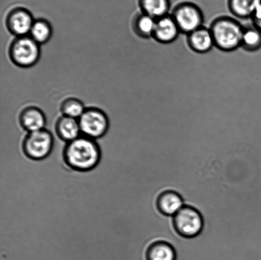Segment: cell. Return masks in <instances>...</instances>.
<instances>
[{"instance_id":"10","label":"cell","mask_w":261,"mask_h":260,"mask_svg":"<svg viewBox=\"0 0 261 260\" xmlns=\"http://www.w3.org/2000/svg\"><path fill=\"white\" fill-rule=\"evenodd\" d=\"M19 121L20 126L28 132L45 129L47 119L43 111L35 106L25 107L20 111Z\"/></svg>"},{"instance_id":"13","label":"cell","mask_w":261,"mask_h":260,"mask_svg":"<svg viewBox=\"0 0 261 260\" xmlns=\"http://www.w3.org/2000/svg\"><path fill=\"white\" fill-rule=\"evenodd\" d=\"M56 132L61 139L66 142H70L81 136L79 120L61 116L56 124Z\"/></svg>"},{"instance_id":"8","label":"cell","mask_w":261,"mask_h":260,"mask_svg":"<svg viewBox=\"0 0 261 260\" xmlns=\"http://www.w3.org/2000/svg\"><path fill=\"white\" fill-rule=\"evenodd\" d=\"M35 19L32 13L25 8L12 9L6 18L7 30L16 37L29 35Z\"/></svg>"},{"instance_id":"2","label":"cell","mask_w":261,"mask_h":260,"mask_svg":"<svg viewBox=\"0 0 261 260\" xmlns=\"http://www.w3.org/2000/svg\"><path fill=\"white\" fill-rule=\"evenodd\" d=\"M211 30L215 46L224 52H231L241 47L244 27L233 18L222 16L212 23Z\"/></svg>"},{"instance_id":"11","label":"cell","mask_w":261,"mask_h":260,"mask_svg":"<svg viewBox=\"0 0 261 260\" xmlns=\"http://www.w3.org/2000/svg\"><path fill=\"white\" fill-rule=\"evenodd\" d=\"M188 43L194 52L199 53L208 52L215 46L211 30L203 26L188 35Z\"/></svg>"},{"instance_id":"3","label":"cell","mask_w":261,"mask_h":260,"mask_svg":"<svg viewBox=\"0 0 261 260\" xmlns=\"http://www.w3.org/2000/svg\"><path fill=\"white\" fill-rule=\"evenodd\" d=\"M9 53L10 60L15 66L32 68L40 60V45L29 35L16 37L10 45Z\"/></svg>"},{"instance_id":"7","label":"cell","mask_w":261,"mask_h":260,"mask_svg":"<svg viewBox=\"0 0 261 260\" xmlns=\"http://www.w3.org/2000/svg\"><path fill=\"white\" fill-rule=\"evenodd\" d=\"M173 223L176 233L186 238L199 235L203 228V220L200 213L191 206H184L173 216Z\"/></svg>"},{"instance_id":"20","label":"cell","mask_w":261,"mask_h":260,"mask_svg":"<svg viewBox=\"0 0 261 260\" xmlns=\"http://www.w3.org/2000/svg\"><path fill=\"white\" fill-rule=\"evenodd\" d=\"M83 102L77 98H69L65 99L60 106L62 115L79 120L86 110Z\"/></svg>"},{"instance_id":"14","label":"cell","mask_w":261,"mask_h":260,"mask_svg":"<svg viewBox=\"0 0 261 260\" xmlns=\"http://www.w3.org/2000/svg\"><path fill=\"white\" fill-rule=\"evenodd\" d=\"M177 253L171 244L159 241L148 246L146 251L147 260H176Z\"/></svg>"},{"instance_id":"21","label":"cell","mask_w":261,"mask_h":260,"mask_svg":"<svg viewBox=\"0 0 261 260\" xmlns=\"http://www.w3.org/2000/svg\"><path fill=\"white\" fill-rule=\"evenodd\" d=\"M253 24L261 30V2L255 10L251 17Z\"/></svg>"},{"instance_id":"17","label":"cell","mask_w":261,"mask_h":260,"mask_svg":"<svg viewBox=\"0 0 261 260\" xmlns=\"http://www.w3.org/2000/svg\"><path fill=\"white\" fill-rule=\"evenodd\" d=\"M156 19L145 14H138L134 18L132 27L136 35L142 38L153 37Z\"/></svg>"},{"instance_id":"4","label":"cell","mask_w":261,"mask_h":260,"mask_svg":"<svg viewBox=\"0 0 261 260\" xmlns=\"http://www.w3.org/2000/svg\"><path fill=\"white\" fill-rule=\"evenodd\" d=\"M54 137L46 129L28 132L22 142V150L25 156L34 160L45 159L52 152Z\"/></svg>"},{"instance_id":"9","label":"cell","mask_w":261,"mask_h":260,"mask_svg":"<svg viewBox=\"0 0 261 260\" xmlns=\"http://www.w3.org/2000/svg\"><path fill=\"white\" fill-rule=\"evenodd\" d=\"M180 30L172 15L168 14L156 19L153 38L161 43H171L178 38Z\"/></svg>"},{"instance_id":"18","label":"cell","mask_w":261,"mask_h":260,"mask_svg":"<svg viewBox=\"0 0 261 260\" xmlns=\"http://www.w3.org/2000/svg\"><path fill=\"white\" fill-rule=\"evenodd\" d=\"M53 33L52 25L47 20L38 19L33 22L29 36L41 45L47 43L50 40Z\"/></svg>"},{"instance_id":"12","label":"cell","mask_w":261,"mask_h":260,"mask_svg":"<svg viewBox=\"0 0 261 260\" xmlns=\"http://www.w3.org/2000/svg\"><path fill=\"white\" fill-rule=\"evenodd\" d=\"M157 207L164 215L175 216L184 207V201L178 193L166 191L159 195Z\"/></svg>"},{"instance_id":"15","label":"cell","mask_w":261,"mask_h":260,"mask_svg":"<svg viewBox=\"0 0 261 260\" xmlns=\"http://www.w3.org/2000/svg\"><path fill=\"white\" fill-rule=\"evenodd\" d=\"M138 3L143 14L155 19L169 14L171 7L170 0H139Z\"/></svg>"},{"instance_id":"5","label":"cell","mask_w":261,"mask_h":260,"mask_svg":"<svg viewBox=\"0 0 261 260\" xmlns=\"http://www.w3.org/2000/svg\"><path fill=\"white\" fill-rule=\"evenodd\" d=\"M82 135L93 139L101 138L108 132L110 121L102 109L91 107L84 111L79 119Z\"/></svg>"},{"instance_id":"16","label":"cell","mask_w":261,"mask_h":260,"mask_svg":"<svg viewBox=\"0 0 261 260\" xmlns=\"http://www.w3.org/2000/svg\"><path fill=\"white\" fill-rule=\"evenodd\" d=\"M261 0H228L230 12L240 19L251 18Z\"/></svg>"},{"instance_id":"19","label":"cell","mask_w":261,"mask_h":260,"mask_svg":"<svg viewBox=\"0 0 261 260\" xmlns=\"http://www.w3.org/2000/svg\"><path fill=\"white\" fill-rule=\"evenodd\" d=\"M241 47L248 52H255L261 48V30L254 24L244 27Z\"/></svg>"},{"instance_id":"6","label":"cell","mask_w":261,"mask_h":260,"mask_svg":"<svg viewBox=\"0 0 261 260\" xmlns=\"http://www.w3.org/2000/svg\"><path fill=\"white\" fill-rule=\"evenodd\" d=\"M171 15L180 33L189 35L203 26V12L200 8L193 3H180L174 8Z\"/></svg>"},{"instance_id":"1","label":"cell","mask_w":261,"mask_h":260,"mask_svg":"<svg viewBox=\"0 0 261 260\" xmlns=\"http://www.w3.org/2000/svg\"><path fill=\"white\" fill-rule=\"evenodd\" d=\"M63 159L71 169L79 172L89 171L98 164L100 149L95 139L81 135L67 142L63 150Z\"/></svg>"}]
</instances>
